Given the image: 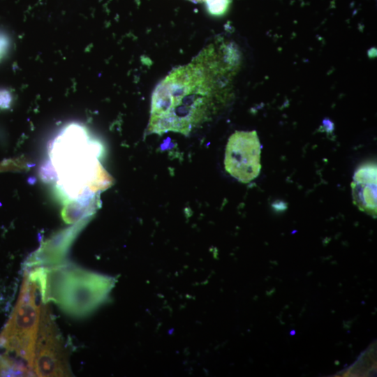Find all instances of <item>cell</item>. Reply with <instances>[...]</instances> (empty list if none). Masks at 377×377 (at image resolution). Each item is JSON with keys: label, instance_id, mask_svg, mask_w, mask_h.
Wrapping results in <instances>:
<instances>
[{"label": "cell", "instance_id": "6da1fadb", "mask_svg": "<svg viewBox=\"0 0 377 377\" xmlns=\"http://www.w3.org/2000/svg\"><path fill=\"white\" fill-rule=\"evenodd\" d=\"M235 66L232 49L214 42L172 70L153 91L148 133L188 135L209 120L223 105Z\"/></svg>", "mask_w": 377, "mask_h": 377}, {"label": "cell", "instance_id": "7a4b0ae2", "mask_svg": "<svg viewBox=\"0 0 377 377\" xmlns=\"http://www.w3.org/2000/svg\"><path fill=\"white\" fill-rule=\"evenodd\" d=\"M43 303L52 302L65 313L84 318L106 300L113 279L75 265L44 267L38 283Z\"/></svg>", "mask_w": 377, "mask_h": 377}, {"label": "cell", "instance_id": "3957f363", "mask_svg": "<svg viewBox=\"0 0 377 377\" xmlns=\"http://www.w3.org/2000/svg\"><path fill=\"white\" fill-rule=\"evenodd\" d=\"M43 303L38 283L25 270L18 300L0 334V347L24 360L32 372Z\"/></svg>", "mask_w": 377, "mask_h": 377}, {"label": "cell", "instance_id": "277c9868", "mask_svg": "<svg viewBox=\"0 0 377 377\" xmlns=\"http://www.w3.org/2000/svg\"><path fill=\"white\" fill-rule=\"evenodd\" d=\"M33 372L42 377L72 376L64 341L47 303L41 307Z\"/></svg>", "mask_w": 377, "mask_h": 377}, {"label": "cell", "instance_id": "5b68a950", "mask_svg": "<svg viewBox=\"0 0 377 377\" xmlns=\"http://www.w3.org/2000/svg\"><path fill=\"white\" fill-rule=\"evenodd\" d=\"M260 154L261 145L256 131H235L226 145L225 169L238 181L249 183L260 174Z\"/></svg>", "mask_w": 377, "mask_h": 377}, {"label": "cell", "instance_id": "8992f818", "mask_svg": "<svg viewBox=\"0 0 377 377\" xmlns=\"http://www.w3.org/2000/svg\"><path fill=\"white\" fill-rule=\"evenodd\" d=\"M82 225L65 230L49 239L27 260L26 269L51 267L62 265L66 253Z\"/></svg>", "mask_w": 377, "mask_h": 377}, {"label": "cell", "instance_id": "52a82bcc", "mask_svg": "<svg viewBox=\"0 0 377 377\" xmlns=\"http://www.w3.org/2000/svg\"><path fill=\"white\" fill-rule=\"evenodd\" d=\"M376 165L366 163L355 171L351 182L353 203L358 209L376 216Z\"/></svg>", "mask_w": 377, "mask_h": 377}, {"label": "cell", "instance_id": "ba28073f", "mask_svg": "<svg viewBox=\"0 0 377 377\" xmlns=\"http://www.w3.org/2000/svg\"><path fill=\"white\" fill-rule=\"evenodd\" d=\"M34 376L27 366L0 353V376Z\"/></svg>", "mask_w": 377, "mask_h": 377}, {"label": "cell", "instance_id": "9c48e42d", "mask_svg": "<svg viewBox=\"0 0 377 377\" xmlns=\"http://www.w3.org/2000/svg\"><path fill=\"white\" fill-rule=\"evenodd\" d=\"M207 10L214 16L224 15L229 8L230 0H204Z\"/></svg>", "mask_w": 377, "mask_h": 377}, {"label": "cell", "instance_id": "30bf717a", "mask_svg": "<svg viewBox=\"0 0 377 377\" xmlns=\"http://www.w3.org/2000/svg\"><path fill=\"white\" fill-rule=\"evenodd\" d=\"M12 101L10 94L5 89H0V108L7 109L9 108Z\"/></svg>", "mask_w": 377, "mask_h": 377}, {"label": "cell", "instance_id": "8fae6325", "mask_svg": "<svg viewBox=\"0 0 377 377\" xmlns=\"http://www.w3.org/2000/svg\"><path fill=\"white\" fill-rule=\"evenodd\" d=\"M9 40L6 35L0 31V59L8 52Z\"/></svg>", "mask_w": 377, "mask_h": 377}, {"label": "cell", "instance_id": "7c38bea8", "mask_svg": "<svg viewBox=\"0 0 377 377\" xmlns=\"http://www.w3.org/2000/svg\"><path fill=\"white\" fill-rule=\"evenodd\" d=\"M192 2H194V3H198V2H202L204 1V0H189Z\"/></svg>", "mask_w": 377, "mask_h": 377}]
</instances>
